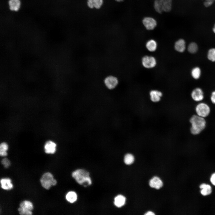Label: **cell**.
<instances>
[{
  "mask_svg": "<svg viewBox=\"0 0 215 215\" xmlns=\"http://www.w3.org/2000/svg\"><path fill=\"white\" fill-rule=\"evenodd\" d=\"M190 122L191 124L190 131L194 135L199 134L206 127V122L204 118L197 115L192 116Z\"/></svg>",
  "mask_w": 215,
  "mask_h": 215,
  "instance_id": "cell-1",
  "label": "cell"
},
{
  "mask_svg": "<svg viewBox=\"0 0 215 215\" xmlns=\"http://www.w3.org/2000/svg\"><path fill=\"white\" fill-rule=\"evenodd\" d=\"M72 176L78 184L84 187H87L92 184L89 173L85 170L77 169L72 173Z\"/></svg>",
  "mask_w": 215,
  "mask_h": 215,
  "instance_id": "cell-2",
  "label": "cell"
},
{
  "mask_svg": "<svg viewBox=\"0 0 215 215\" xmlns=\"http://www.w3.org/2000/svg\"><path fill=\"white\" fill-rule=\"evenodd\" d=\"M40 181L42 186L47 190L57 184V181L54 178L53 175L49 172L44 173L41 178Z\"/></svg>",
  "mask_w": 215,
  "mask_h": 215,
  "instance_id": "cell-3",
  "label": "cell"
},
{
  "mask_svg": "<svg viewBox=\"0 0 215 215\" xmlns=\"http://www.w3.org/2000/svg\"><path fill=\"white\" fill-rule=\"evenodd\" d=\"M195 110L197 115L205 118L209 114L210 109L209 106L205 103H200L197 105Z\"/></svg>",
  "mask_w": 215,
  "mask_h": 215,
  "instance_id": "cell-4",
  "label": "cell"
},
{
  "mask_svg": "<svg viewBox=\"0 0 215 215\" xmlns=\"http://www.w3.org/2000/svg\"><path fill=\"white\" fill-rule=\"evenodd\" d=\"M156 63V59L153 56H146L143 57L142 59V64L143 66L147 68H151L154 67Z\"/></svg>",
  "mask_w": 215,
  "mask_h": 215,
  "instance_id": "cell-5",
  "label": "cell"
},
{
  "mask_svg": "<svg viewBox=\"0 0 215 215\" xmlns=\"http://www.w3.org/2000/svg\"><path fill=\"white\" fill-rule=\"evenodd\" d=\"M104 83L108 88L112 89L117 86L118 83V80L116 77L110 76H107L105 79Z\"/></svg>",
  "mask_w": 215,
  "mask_h": 215,
  "instance_id": "cell-6",
  "label": "cell"
},
{
  "mask_svg": "<svg viewBox=\"0 0 215 215\" xmlns=\"http://www.w3.org/2000/svg\"><path fill=\"white\" fill-rule=\"evenodd\" d=\"M142 23L145 28L148 30L153 29L157 25L156 20L153 18L149 17L144 18L142 20Z\"/></svg>",
  "mask_w": 215,
  "mask_h": 215,
  "instance_id": "cell-7",
  "label": "cell"
},
{
  "mask_svg": "<svg viewBox=\"0 0 215 215\" xmlns=\"http://www.w3.org/2000/svg\"><path fill=\"white\" fill-rule=\"evenodd\" d=\"M160 9L162 12L170 11L172 7V0H158Z\"/></svg>",
  "mask_w": 215,
  "mask_h": 215,
  "instance_id": "cell-8",
  "label": "cell"
},
{
  "mask_svg": "<svg viewBox=\"0 0 215 215\" xmlns=\"http://www.w3.org/2000/svg\"><path fill=\"white\" fill-rule=\"evenodd\" d=\"M191 97L196 102H200L204 98L203 93L201 89L197 88L192 91Z\"/></svg>",
  "mask_w": 215,
  "mask_h": 215,
  "instance_id": "cell-9",
  "label": "cell"
},
{
  "mask_svg": "<svg viewBox=\"0 0 215 215\" xmlns=\"http://www.w3.org/2000/svg\"><path fill=\"white\" fill-rule=\"evenodd\" d=\"M56 144L55 142L52 141H48L44 145V151L47 154H53L56 151Z\"/></svg>",
  "mask_w": 215,
  "mask_h": 215,
  "instance_id": "cell-10",
  "label": "cell"
},
{
  "mask_svg": "<svg viewBox=\"0 0 215 215\" xmlns=\"http://www.w3.org/2000/svg\"><path fill=\"white\" fill-rule=\"evenodd\" d=\"M149 185L152 188L159 189L163 185V183L161 179L158 177L155 176L151 179L149 182Z\"/></svg>",
  "mask_w": 215,
  "mask_h": 215,
  "instance_id": "cell-11",
  "label": "cell"
},
{
  "mask_svg": "<svg viewBox=\"0 0 215 215\" xmlns=\"http://www.w3.org/2000/svg\"><path fill=\"white\" fill-rule=\"evenodd\" d=\"M1 187L3 189L9 190L13 187L11 180L9 178H2L0 180Z\"/></svg>",
  "mask_w": 215,
  "mask_h": 215,
  "instance_id": "cell-12",
  "label": "cell"
},
{
  "mask_svg": "<svg viewBox=\"0 0 215 215\" xmlns=\"http://www.w3.org/2000/svg\"><path fill=\"white\" fill-rule=\"evenodd\" d=\"M150 99L153 102H159L162 96V93L160 91L153 90L151 91L150 93Z\"/></svg>",
  "mask_w": 215,
  "mask_h": 215,
  "instance_id": "cell-13",
  "label": "cell"
},
{
  "mask_svg": "<svg viewBox=\"0 0 215 215\" xmlns=\"http://www.w3.org/2000/svg\"><path fill=\"white\" fill-rule=\"evenodd\" d=\"M8 5L10 9L11 10L17 11L20 7L21 2L20 0H9Z\"/></svg>",
  "mask_w": 215,
  "mask_h": 215,
  "instance_id": "cell-14",
  "label": "cell"
},
{
  "mask_svg": "<svg viewBox=\"0 0 215 215\" xmlns=\"http://www.w3.org/2000/svg\"><path fill=\"white\" fill-rule=\"evenodd\" d=\"M201 194L203 196H207L210 194L212 192L211 188L210 185L205 183H203L199 186Z\"/></svg>",
  "mask_w": 215,
  "mask_h": 215,
  "instance_id": "cell-15",
  "label": "cell"
},
{
  "mask_svg": "<svg viewBox=\"0 0 215 215\" xmlns=\"http://www.w3.org/2000/svg\"><path fill=\"white\" fill-rule=\"evenodd\" d=\"M175 50L179 52L184 51L185 48V43L184 40L180 39L175 43L174 45Z\"/></svg>",
  "mask_w": 215,
  "mask_h": 215,
  "instance_id": "cell-16",
  "label": "cell"
},
{
  "mask_svg": "<svg viewBox=\"0 0 215 215\" xmlns=\"http://www.w3.org/2000/svg\"><path fill=\"white\" fill-rule=\"evenodd\" d=\"M126 201L125 198L121 195L116 196L114 198V204L117 207L119 208L124 205Z\"/></svg>",
  "mask_w": 215,
  "mask_h": 215,
  "instance_id": "cell-17",
  "label": "cell"
},
{
  "mask_svg": "<svg viewBox=\"0 0 215 215\" xmlns=\"http://www.w3.org/2000/svg\"><path fill=\"white\" fill-rule=\"evenodd\" d=\"M146 47L149 51L150 52H154L156 50L157 48V43L155 40L151 39L147 42Z\"/></svg>",
  "mask_w": 215,
  "mask_h": 215,
  "instance_id": "cell-18",
  "label": "cell"
},
{
  "mask_svg": "<svg viewBox=\"0 0 215 215\" xmlns=\"http://www.w3.org/2000/svg\"><path fill=\"white\" fill-rule=\"evenodd\" d=\"M20 207L24 209L30 211H31L33 208L32 203L28 200H24L21 202Z\"/></svg>",
  "mask_w": 215,
  "mask_h": 215,
  "instance_id": "cell-19",
  "label": "cell"
},
{
  "mask_svg": "<svg viewBox=\"0 0 215 215\" xmlns=\"http://www.w3.org/2000/svg\"><path fill=\"white\" fill-rule=\"evenodd\" d=\"M77 196V194L75 192L70 191L67 193L66 196V198L68 202L73 203L76 201Z\"/></svg>",
  "mask_w": 215,
  "mask_h": 215,
  "instance_id": "cell-20",
  "label": "cell"
},
{
  "mask_svg": "<svg viewBox=\"0 0 215 215\" xmlns=\"http://www.w3.org/2000/svg\"><path fill=\"white\" fill-rule=\"evenodd\" d=\"M8 146L7 144L5 142L1 143L0 145V155L1 156H5L7 155V151Z\"/></svg>",
  "mask_w": 215,
  "mask_h": 215,
  "instance_id": "cell-21",
  "label": "cell"
},
{
  "mask_svg": "<svg viewBox=\"0 0 215 215\" xmlns=\"http://www.w3.org/2000/svg\"><path fill=\"white\" fill-rule=\"evenodd\" d=\"M134 161V157L130 153L126 154L124 157V161L125 164L129 165L132 164Z\"/></svg>",
  "mask_w": 215,
  "mask_h": 215,
  "instance_id": "cell-22",
  "label": "cell"
},
{
  "mask_svg": "<svg viewBox=\"0 0 215 215\" xmlns=\"http://www.w3.org/2000/svg\"><path fill=\"white\" fill-rule=\"evenodd\" d=\"M201 74V70L198 67L194 68L192 70L191 75L195 79H197L200 77Z\"/></svg>",
  "mask_w": 215,
  "mask_h": 215,
  "instance_id": "cell-23",
  "label": "cell"
},
{
  "mask_svg": "<svg viewBox=\"0 0 215 215\" xmlns=\"http://www.w3.org/2000/svg\"><path fill=\"white\" fill-rule=\"evenodd\" d=\"M198 50V46L197 44L194 42H192L189 45L188 47V51L191 53H195Z\"/></svg>",
  "mask_w": 215,
  "mask_h": 215,
  "instance_id": "cell-24",
  "label": "cell"
},
{
  "mask_svg": "<svg viewBox=\"0 0 215 215\" xmlns=\"http://www.w3.org/2000/svg\"><path fill=\"white\" fill-rule=\"evenodd\" d=\"M208 59L212 62L215 61V48H212L209 50L208 54Z\"/></svg>",
  "mask_w": 215,
  "mask_h": 215,
  "instance_id": "cell-25",
  "label": "cell"
},
{
  "mask_svg": "<svg viewBox=\"0 0 215 215\" xmlns=\"http://www.w3.org/2000/svg\"><path fill=\"white\" fill-rule=\"evenodd\" d=\"M94 8L99 10L101 8L104 4V0H93Z\"/></svg>",
  "mask_w": 215,
  "mask_h": 215,
  "instance_id": "cell-26",
  "label": "cell"
},
{
  "mask_svg": "<svg viewBox=\"0 0 215 215\" xmlns=\"http://www.w3.org/2000/svg\"><path fill=\"white\" fill-rule=\"evenodd\" d=\"M18 211L19 214L22 215H31L32 214L31 211L24 209L20 207L18 208Z\"/></svg>",
  "mask_w": 215,
  "mask_h": 215,
  "instance_id": "cell-27",
  "label": "cell"
},
{
  "mask_svg": "<svg viewBox=\"0 0 215 215\" xmlns=\"http://www.w3.org/2000/svg\"><path fill=\"white\" fill-rule=\"evenodd\" d=\"M1 163L5 168H8L10 165V160L7 158L3 159L1 161Z\"/></svg>",
  "mask_w": 215,
  "mask_h": 215,
  "instance_id": "cell-28",
  "label": "cell"
},
{
  "mask_svg": "<svg viewBox=\"0 0 215 215\" xmlns=\"http://www.w3.org/2000/svg\"><path fill=\"white\" fill-rule=\"evenodd\" d=\"M158 0H155L154 3V7L155 10L159 13H161L162 12L159 6Z\"/></svg>",
  "mask_w": 215,
  "mask_h": 215,
  "instance_id": "cell-29",
  "label": "cell"
},
{
  "mask_svg": "<svg viewBox=\"0 0 215 215\" xmlns=\"http://www.w3.org/2000/svg\"><path fill=\"white\" fill-rule=\"evenodd\" d=\"M215 1V0H205L204 5L206 7H208L211 5Z\"/></svg>",
  "mask_w": 215,
  "mask_h": 215,
  "instance_id": "cell-30",
  "label": "cell"
},
{
  "mask_svg": "<svg viewBox=\"0 0 215 215\" xmlns=\"http://www.w3.org/2000/svg\"><path fill=\"white\" fill-rule=\"evenodd\" d=\"M87 7L90 9L94 8L93 0H87Z\"/></svg>",
  "mask_w": 215,
  "mask_h": 215,
  "instance_id": "cell-31",
  "label": "cell"
},
{
  "mask_svg": "<svg viewBox=\"0 0 215 215\" xmlns=\"http://www.w3.org/2000/svg\"><path fill=\"white\" fill-rule=\"evenodd\" d=\"M210 181L212 184L215 186V173L211 175L210 178Z\"/></svg>",
  "mask_w": 215,
  "mask_h": 215,
  "instance_id": "cell-32",
  "label": "cell"
},
{
  "mask_svg": "<svg viewBox=\"0 0 215 215\" xmlns=\"http://www.w3.org/2000/svg\"><path fill=\"white\" fill-rule=\"evenodd\" d=\"M211 100L212 102L215 104V91H214L212 93L211 96Z\"/></svg>",
  "mask_w": 215,
  "mask_h": 215,
  "instance_id": "cell-33",
  "label": "cell"
},
{
  "mask_svg": "<svg viewBox=\"0 0 215 215\" xmlns=\"http://www.w3.org/2000/svg\"><path fill=\"white\" fill-rule=\"evenodd\" d=\"M146 215H154L155 214L151 211H148L145 214Z\"/></svg>",
  "mask_w": 215,
  "mask_h": 215,
  "instance_id": "cell-34",
  "label": "cell"
},
{
  "mask_svg": "<svg viewBox=\"0 0 215 215\" xmlns=\"http://www.w3.org/2000/svg\"><path fill=\"white\" fill-rule=\"evenodd\" d=\"M114 0L117 2H121L122 1L124 0Z\"/></svg>",
  "mask_w": 215,
  "mask_h": 215,
  "instance_id": "cell-35",
  "label": "cell"
},
{
  "mask_svg": "<svg viewBox=\"0 0 215 215\" xmlns=\"http://www.w3.org/2000/svg\"><path fill=\"white\" fill-rule=\"evenodd\" d=\"M213 30L214 32L215 33V24H214V27L213 28Z\"/></svg>",
  "mask_w": 215,
  "mask_h": 215,
  "instance_id": "cell-36",
  "label": "cell"
}]
</instances>
